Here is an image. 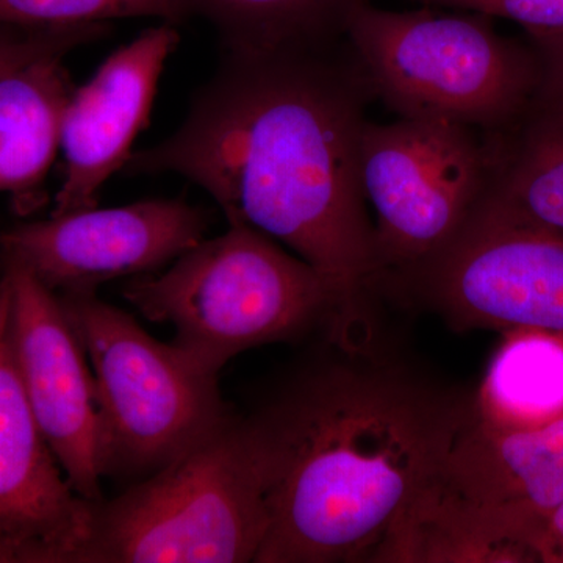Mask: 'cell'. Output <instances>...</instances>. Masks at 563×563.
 Returning a JSON list of instances; mask_svg holds the SVG:
<instances>
[{"label":"cell","instance_id":"obj_19","mask_svg":"<svg viewBox=\"0 0 563 563\" xmlns=\"http://www.w3.org/2000/svg\"><path fill=\"white\" fill-rule=\"evenodd\" d=\"M110 24L77 25L62 29H24L0 25V73L22 63L62 55L109 35Z\"/></svg>","mask_w":563,"mask_h":563},{"label":"cell","instance_id":"obj_15","mask_svg":"<svg viewBox=\"0 0 563 563\" xmlns=\"http://www.w3.org/2000/svg\"><path fill=\"white\" fill-rule=\"evenodd\" d=\"M485 139L493 195L563 235V98L540 88L520 120Z\"/></svg>","mask_w":563,"mask_h":563},{"label":"cell","instance_id":"obj_23","mask_svg":"<svg viewBox=\"0 0 563 563\" xmlns=\"http://www.w3.org/2000/svg\"><path fill=\"white\" fill-rule=\"evenodd\" d=\"M3 277V262H2V254H0V280H2Z\"/></svg>","mask_w":563,"mask_h":563},{"label":"cell","instance_id":"obj_13","mask_svg":"<svg viewBox=\"0 0 563 563\" xmlns=\"http://www.w3.org/2000/svg\"><path fill=\"white\" fill-rule=\"evenodd\" d=\"M179 40L176 25L163 22L114 51L76 88L63 120L65 177L52 214L98 207L103 184L122 172L150 121L163 68Z\"/></svg>","mask_w":563,"mask_h":563},{"label":"cell","instance_id":"obj_12","mask_svg":"<svg viewBox=\"0 0 563 563\" xmlns=\"http://www.w3.org/2000/svg\"><path fill=\"white\" fill-rule=\"evenodd\" d=\"M11 292L0 280V563H76L92 503L70 487L32 412L10 340Z\"/></svg>","mask_w":563,"mask_h":563},{"label":"cell","instance_id":"obj_22","mask_svg":"<svg viewBox=\"0 0 563 563\" xmlns=\"http://www.w3.org/2000/svg\"><path fill=\"white\" fill-rule=\"evenodd\" d=\"M543 68L542 90L563 98V32H526Z\"/></svg>","mask_w":563,"mask_h":563},{"label":"cell","instance_id":"obj_20","mask_svg":"<svg viewBox=\"0 0 563 563\" xmlns=\"http://www.w3.org/2000/svg\"><path fill=\"white\" fill-rule=\"evenodd\" d=\"M517 22L526 32H563V0H417Z\"/></svg>","mask_w":563,"mask_h":563},{"label":"cell","instance_id":"obj_8","mask_svg":"<svg viewBox=\"0 0 563 563\" xmlns=\"http://www.w3.org/2000/svg\"><path fill=\"white\" fill-rule=\"evenodd\" d=\"M563 503V418L532 429L477 420L396 528L420 561L529 562L526 533Z\"/></svg>","mask_w":563,"mask_h":563},{"label":"cell","instance_id":"obj_3","mask_svg":"<svg viewBox=\"0 0 563 563\" xmlns=\"http://www.w3.org/2000/svg\"><path fill=\"white\" fill-rule=\"evenodd\" d=\"M365 288L333 279L251 225L229 224L165 272L132 277L122 298L147 320L172 324L180 354L218 376L252 347L328 335Z\"/></svg>","mask_w":563,"mask_h":563},{"label":"cell","instance_id":"obj_7","mask_svg":"<svg viewBox=\"0 0 563 563\" xmlns=\"http://www.w3.org/2000/svg\"><path fill=\"white\" fill-rule=\"evenodd\" d=\"M387 307L435 314L454 332L540 329L563 335V235L488 188L439 251L366 285Z\"/></svg>","mask_w":563,"mask_h":563},{"label":"cell","instance_id":"obj_17","mask_svg":"<svg viewBox=\"0 0 563 563\" xmlns=\"http://www.w3.org/2000/svg\"><path fill=\"white\" fill-rule=\"evenodd\" d=\"M362 0H190L192 16L213 25L224 51L312 49L343 43Z\"/></svg>","mask_w":563,"mask_h":563},{"label":"cell","instance_id":"obj_14","mask_svg":"<svg viewBox=\"0 0 563 563\" xmlns=\"http://www.w3.org/2000/svg\"><path fill=\"white\" fill-rule=\"evenodd\" d=\"M62 58L46 55L0 73V192L22 214L43 201L41 188L77 88Z\"/></svg>","mask_w":563,"mask_h":563},{"label":"cell","instance_id":"obj_1","mask_svg":"<svg viewBox=\"0 0 563 563\" xmlns=\"http://www.w3.org/2000/svg\"><path fill=\"white\" fill-rule=\"evenodd\" d=\"M246 417L268 532L254 563L373 562L439 479L476 388L426 365L366 290Z\"/></svg>","mask_w":563,"mask_h":563},{"label":"cell","instance_id":"obj_2","mask_svg":"<svg viewBox=\"0 0 563 563\" xmlns=\"http://www.w3.org/2000/svg\"><path fill=\"white\" fill-rule=\"evenodd\" d=\"M373 95L346 41L312 49L222 51L172 136L122 173L179 174L333 279L366 287L376 231L358 177Z\"/></svg>","mask_w":563,"mask_h":563},{"label":"cell","instance_id":"obj_4","mask_svg":"<svg viewBox=\"0 0 563 563\" xmlns=\"http://www.w3.org/2000/svg\"><path fill=\"white\" fill-rule=\"evenodd\" d=\"M344 41L373 99L401 118L498 132L523 117L543 84L532 44L499 35L493 18L476 11H393L362 0Z\"/></svg>","mask_w":563,"mask_h":563},{"label":"cell","instance_id":"obj_21","mask_svg":"<svg viewBox=\"0 0 563 563\" xmlns=\"http://www.w3.org/2000/svg\"><path fill=\"white\" fill-rule=\"evenodd\" d=\"M525 550L529 562L563 563V503L531 526Z\"/></svg>","mask_w":563,"mask_h":563},{"label":"cell","instance_id":"obj_9","mask_svg":"<svg viewBox=\"0 0 563 563\" xmlns=\"http://www.w3.org/2000/svg\"><path fill=\"white\" fill-rule=\"evenodd\" d=\"M358 177L376 211V277L428 257L461 231L490 188V152L485 133L461 122L366 121Z\"/></svg>","mask_w":563,"mask_h":563},{"label":"cell","instance_id":"obj_18","mask_svg":"<svg viewBox=\"0 0 563 563\" xmlns=\"http://www.w3.org/2000/svg\"><path fill=\"white\" fill-rule=\"evenodd\" d=\"M192 16L190 0H0V25L62 29L157 18L180 24Z\"/></svg>","mask_w":563,"mask_h":563},{"label":"cell","instance_id":"obj_16","mask_svg":"<svg viewBox=\"0 0 563 563\" xmlns=\"http://www.w3.org/2000/svg\"><path fill=\"white\" fill-rule=\"evenodd\" d=\"M483 383L476 418L495 428L532 429L563 418V335L518 328L503 332Z\"/></svg>","mask_w":563,"mask_h":563},{"label":"cell","instance_id":"obj_11","mask_svg":"<svg viewBox=\"0 0 563 563\" xmlns=\"http://www.w3.org/2000/svg\"><path fill=\"white\" fill-rule=\"evenodd\" d=\"M11 292L10 340L32 412L74 492L106 499L99 470L95 376L57 292L2 258Z\"/></svg>","mask_w":563,"mask_h":563},{"label":"cell","instance_id":"obj_10","mask_svg":"<svg viewBox=\"0 0 563 563\" xmlns=\"http://www.w3.org/2000/svg\"><path fill=\"white\" fill-rule=\"evenodd\" d=\"M209 225V211L184 199H146L14 225L0 232V254L57 295H88L106 282L162 272Z\"/></svg>","mask_w":563,"mask_h":563},{"label":"cell","instance_id":"obj_6","mask_svg":"<svg viewBox=\"0 0 563 563\" xmlns=\"http://www.w3.org/2000/svg\"><path fill=\"white\" fill-rule=\"evenodd\" d=\"M58 298L95 376L102 479H147L235 415L218 376L198 372L173 343L152 339L131 313L96 292Z\"/></svg>","mask_w":563,"mask_h":563},{"label":"cell","instance_id":"obj_5","mask_svg":"<svg viewBox=\"0 0 563 563\" xmlns=\"http://www.w3.org/2000/svg\"><path fill=\"white\" fill-rule=\"evenodd\" d=\"M268 526L257 450L235 413L161 472L92 503L76 563H254Z\"/></svg>","mask_w":563,"mask_h":563}]
</instances>
